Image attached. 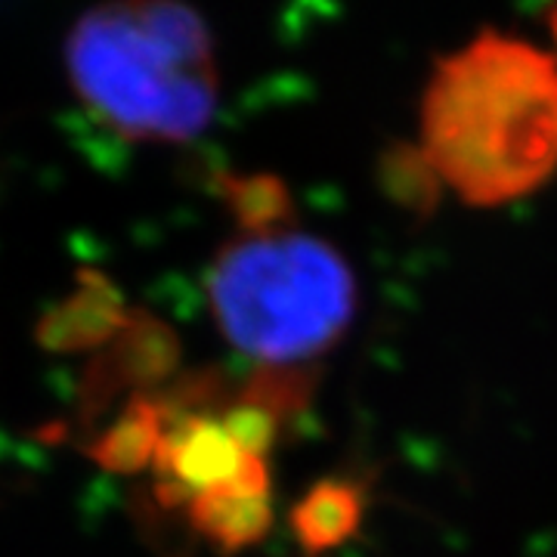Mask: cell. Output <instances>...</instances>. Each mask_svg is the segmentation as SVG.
<instances>
[{
    "mask_svg": "<svg viewBox=\"0 0 557 557\" xmlns=\"http://www.w3.org/2000/svg\"><path fill=\"white\" fill-rule=\"evenodd\" d=\"M418 146L449 193L502 208L557 174V60L530 40L480 32L440 57L421 94Z\"/></svg>",
    "mask_w": 557,
    "mask_h": 557,
    "instance_id": "1",
    "label": "cell"
},
{
    "mask_svg": "<svg viewBox=\"0 0 557 557\" xmlns=\"http://www.w3.org/2000/svg\"><path fill=\"white\" fill-rule=\"evenodd\" d=\"M205 295L220 335L258 366H307L329 354L357 317V276L325 239L298 230L233 236Z\"/></svg>",
    "mask_w": 557,
    "mask_h": 557,
    "instance_id": "3",
    "label": "cell"
},
{
    "mask_svg": "<svg viewBox=\"0 0 557 557\" xmlns=\"http://www.w3.org/2000/svg\"><path fill=\"white\" fill-rule=\"evenodd\" d=\"M65 72L102 127L134 143H186L220 100L214 40L199 13L171 0L94 7L65 40Z\"/></svg>",
    "mask_w": 557,
    "mask_h": 557,
    "instance_id": "2",
    "label": "cell"
},
{
    "mask_svg": "<svg viewBox=\"0 0 557 557\" xmlns=\"http://www.w3.org/2000/svg\"><path fill=\"white\" fill-rule=\"evenodd\" d=\"M218 193L242 236H270L295 223V196L285 180L270 171L220 174Z\"/></svg>",
    "mask_w": 557,
    "mask_h": 557,
    "instance_id": "9",
    "label": "cell"
},
{
    "mask_svg": "<svg viewBox=\"0 0 557 557\" xmlns=\"http://www.w3.org/2000/svg\"><path fill=\"white\" fill-rule=\"evenodd\" d=\"M548 32H552V40H555V60H557V7L548 13Z\"/></svg>",
    "mask_w": 557,
    "mask_h": 557,
    "instance_id": "12",
    "label": "cell"
},
{
    "mask_svg": "<svg viewBox=\"0 0 557 557\" xmlns=\"http://www.w3.org/2000/svg\"><path fill=\"white\" fill-rule=\"evenodd\" d=\"M186 527L214 548L233 557L255 548L273 530V478L267 458H251L239 478L189 498L183 511Z\"/></svg>",
    "mask_w": 557,
    "mask_h": 557,
    "instance_id": "5",
    "label": "cell"
},
{
    "mask_svg": "<svg viewBox=\"0 0 557 557\" xmlns=\"http://www.w3.org/2000/svg\"><path fill=\"white\" fill-rule=\"evenodd\" d=\"M288 520L304 555H332L359 533L366 520V490L347 478H322L298 498Z\"/></svg>",
    "mask_w": 557,
    "mask_h": 557,
    "instance_id": "7",
    "label": "cell"
},
{
    "mask_svg": "<svg viewBox=\"0 0 557 557\" xmlns=\"http://www.w3.org/2000/svg\"><path fill=\"white\" fill-rule=\"evenodd\" d=\"M313 394H317L313 369H307V366H258L236 387L233 397L270 412L285 428L288 421H295L310 409Z\"/></svg>",
    "mask_w": 557,
    "mask_h": 557,
    "instance_id": "11",
    "label": "cell"
},
{
    "mask_svg": "<svg viewBox=\"0 0 557 557\" xmlns=\"http://www.w3.org/2000/svg\"><path fill=\"white\" fill-rule=\"evenodd\" d=\"M124 292L115 278L102 270L84 267L72 278L69 295L60 298L35 325V341L40 350L57 357H75V354H100L119 338V332L131 319Z\"/></svg>",
    "mask_w": 557,
    "mask_h": 557,
    "instance_id": "6",
    "label": "cell"
},
{
    "mask_svg": "<svg viewBox=\"0 0 557 557\" xmlns=\"http://www.w3.org/2000/svg\"><path fill=\"white\" fill-rule=\"evenodd\" d=\"M379 186L399 211L412 218H431L443 193V180L418 143H397L381 152Z\"/></svg>",
    "mask_w": 557,
    "mask_h": 557,
    "instance_id": "10",
    "label": "cell"
},
{
    "mask_svg": "<svg viewBox=\"0 0 557 557\" xmlns=\"http://www.w3.org/2000/svg\"><path fill=\"white\" fill-rule=\"evenodd\" d=\"M180 359L183 347L174 325L134 307L119 338L87 359L78 387L81 428H90L94 418L106 416L121 397L159 394L180 375Z\"/></svg>",
    "mask_w": 557,
    "mask_h": 557,
    "instance_id": "4",
    "label": "cell"
},
{
    "mask_svg": "<svg viewBox=\"0 0 557 557\" xmlns=\"http://www.w3.org/2000/svg\"><path fill=\"white\" fill-rule=\"evenodd\" d=\"M161 440H164V416L159 399L152 394L127 399L121 412L100 437H94L84 453L100 465L109 474L131 478L146 468H156Z\"/></svg>",
    "mask_w": 557,
    "mask_h": 557,
    "instance_id": "8",
    "label": "cell"
}]
</instances>
